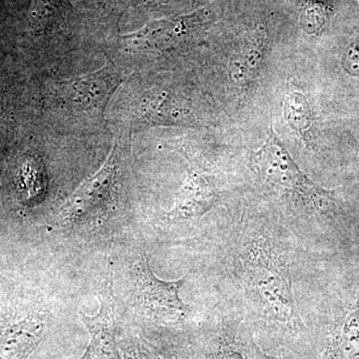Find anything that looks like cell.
<instances>
[{"label": "cell", "mask_w": 359, "mask_h": 359, "mask_svg": "<svg viewBox=\"0 0 359 359\" xmlns=\"http://www.w3.org/2000/svg\"><path fill=\"white\" fill-rule=\"evenodd\" d=\"M69 0H33L29 29L37 36L48 35L65 27L74 16Z\"/></svg>", "instance_id": "11"}, {"label": "cell", "mask_w": 359, "mask_h": 359, "mask_svg": "<svg viewBox=\"0 0 359 359\" xmlns=\"http://www.w3.org/2000/svg\"><path fill=\"white\" fill-rule=\"evenodd\" d=\"M344 67L353 76H359V39L354 41L344 54Z\"/></svg>", "instance_id": "16"}, {"label": "cell", "mask_w": 359, "mask_h": 359, "mask_svg": "<svg viewBox=\"0 0 359 359\" xmlns=\"http://www.w3.org/2000/svg\"><path fill=\"white\" fill-rule=\"evenodd\" d=\"M101 309L95 316L82 314L90 334V344L81 359H121L115 340L112 280L100 295Z\"/></svg>", "instance_id": "7"}, {"label": "cell", "mask_w": 359, "mask_h": 359, "mask_svg": "<svg viewBox=\"0 0 359 359\" xmlns=\"http://www.w3.org/2000/svg\"><path fill=\"white\" fill-rule=\"evenodd\" d=\"M285 121L306 144H313V114L308 97L299 90H290L283 100Z\"/></svg>", "instance_id": "14"}, {"label": "cell", "mask_w": 359, "mask_h": 359, "mask_svg": "<svg viewBox=\"0 0 359 359\" xmlns=\"http://www.w3.org/2000/svg\"><path fill=\"white\" fill-rule=\"evenodd\" d=\"M255 359H290L285 358V356H278L273 355V354H269L263 351L259 346L256 349V354H255Z\"/></svg>", "instance_id": "17"}, {"label": "cell", "mask_w": 359, "mask_h": 359, "mask_svg": "<svg viewBox=\"0 0 359 359\" xmlns=\"http://www.w3.org/2000/svg\"><path fill=\"white\" fill-rule=\"evenodd\" d=\"M135 117L148 125H179L185 117L183 110L177 107L169 91L150 90L137 101Z\"/></svg>", "instance_id": "10"}, {"label": "cell", "mask_w": 359, "mask_h": 359, "mask_svg": "<svg viewBox=\"0 0 359 359\" xmlns=\"http://www.w3.org/2000/svg\"><path fill=\"white\" fill-rule=\"evenodd\" d=\"M208 18V11H199L188 15L153 21L138 32L122 36V42L132 50H166L190 39L207 22Z\"/></svg>", "instance_id": "5"}, {"label": "cell", "mask_w": 359, "mask_h": 359, "mask_svg": "<svg viewBox=\"0 0 359 359\" xmlns=\"http://www.w3.org/2000/svg\"><path fill=\"white\" fill-rule=\"evenodd\" d=\"M121 82V71L109 62L88 74L54 81L52 101L55 107L71 114H99L104 112Z\"/></svg>", "instance_id": "3"}, {"label": "cell", "mask_w": 359, "mask_h": 359, "mask_svg": "<svg viewBox=\"0 0 359 359\" xmlns=\"http://www.w3.org/2000/svg\"><path fill=\"white\" fill-rule=\"evenodd\" d=\"M328 11L327 7L320 2H309L302 13V27L309 32H318L327 23Z\"/></svg>", "instance_id": "15"}, {"label": "cell", "mask_w": 359, "mask_h": 359, "mask_svg": "<svg viewBox=\"0 0 359 359\" xmlns=\"http://www.w3.org/2000/svg\"><path fill=\"white\" fill-rule=\"evenodd\" d=\"M218 195L211 182L200 174L189 177L177 194L174 205L167 212L170 221H185L203 216L216 204Z\"/></svg>", "instance_id": "9"}, {"label": "cell", "mask_w": 359, "mask_h": 359, "mask_svg": "<svg viewBox=\"0 0 359 359\" xmlns=\"http://www.w3.org/2000/svg\"><path fill=\"white\" fill-rule=\"evenodd\" d=\"M318 359H359V294L325 332Z\"/></svg>", "instance_id": "8"}, {"label": "cell", "mask_w": 359, "mask_h": 359, "mask_svg": "<svg viewBox=\"0 0 359 359\" xmlns=\"http://www.w3.org/2000/svg\"><path fill=\"white\" fill-rule=\"evenodd\" d=\"M266 39L263 32H257L255 36L244 44L242 50L236 53L230 61V76L237 84H249L257 77L263 63Z\"/></svg>", "instance_id": "12"}, {"label": "cell", "mask_w": 359, "mask_h": 359, "mask_svg": "<svg viewBox=\"0 0 359 359\" xmlns=\"http://www.w3.org/2000/svg\"><path fill=\"white\" fill-rule=\"evenodd\" d=\"M252 162L266 186L304 205L306 211L327 216L337 208L334 193L314 183L299 169L273 128Z\"/></svg>", "instance_id": "2"}, {"label": "cell", "mask_w": 359, "mask_h": 359, "mask_svg": "<svg viewBox=\"0 0 359 359\" xmlns=\"http://www.w3.org/2000/svg\"><path fill=\"white\" fill-rule=\"evenodd\" d=\"M248 290L264 316L290 332L304 325L299 318L287 266L269 243H254L245 259Z\"/></svg>", "instance_id": "1"}, {"label": "cell", "mask_w": 359, "mask_h": 359, "mask_svg": "<svg viewBox=\"0 0 359 359\" xmlns=\"http://www.w3.org/2000/svg\"><path fill=\"white\" fill-rule=\"evenodd\" d=\"M186 278L187 276H184L172 282L160 280L153 273L146 257H142L137 263L135 276L137 306L144 313L159 323H183L192 311L179 295Z\"/></svg>", "instance_id": "4"}, {"label": "cell", "mask_w": 359, "mask_h": 359, "mask_svg": "<svg viewBox=\"0 0 359 359\" xmlns=\"http://www.w3.org/2000/svg\"><path fill=\"white\" fill-rule=\"evenodd\" d=\"M117 172L118 151L117 146H114L101 169L72 194L62 209L63 219L86 221L102 212L114 192Z\"/></svg>", "instance_id": "6"}, {"label": "cell", "mask_w": 359, "mask_h": 359, "mask_svg": "<svg viewBox=\"0 0 359 359\" xmlns=\"http://www.w3.org/2000/svg\"><path fill=\"white\" fill-rule=\"evenodd\" d=\"M43 325L21 323L14 325L0 339V359H25L41 339Z\"/></svg>", "instance_id": "13"}]
</instances>
